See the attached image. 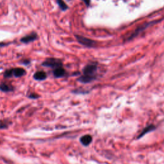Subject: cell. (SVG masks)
I'll use <instances>...</instances> for the list:
<instances>
[{"label":"cell","instance_id":"1","mask_svg":"<svg viewBox=\"0 0 164 164\" xmlns=\"http://www.w3.org/2000/svg\"><path fill=\"white\" fill-rule=\"evenodd\" d=\"M97 64H91L87 65L83 70V75L79 77L78 81L83 83H90L96 79Z\"/></svg>","mask_w":164,"mask_h":164},{"label":"cell","instance_id":"2","mask_svg":"<svg viewBox=\"0 0 164 164\" xmlns=\"http://www.w3.org/2000/svg\"><path fill=\"white\" fill-rule=\"evenodd\" d=\"M42 65L45 67H49L56 69L59 67H62V61L60 59L51 58H48L46 61L42 63Z\"/></svg>","mask_w":164,"mask_h":164},{"label":"cell","instance_id":"3","mask_svg":"<svg viewBox=\"0 0 164 164\" xmlns=\"http://www.w3.org/2000/svg\"><path fill=\"white\" fill-rule=\"evenodd\" d=\"M75 37L78 42L79 44H81L82 45H83L87 47H90V48L95 45V42L90 39L83 37L82 35H76Z\"/></svg>","mask_w":164,"mask_h":164},{"label":"cell","instance_id":"4","mask_svg":"<svg viewBox=\"0 0 164 164\" xmlns=\"http://www.w3.org/2000/svg\"><path fill=\"white\" fill-rule=\"evenodd\" d=\"M38 38V35L36 33H32L30 35H28L23 37L21 39V42H23L24 44L30 43L31 42H33L35 41L36 39Z\"/></svg>","mask_w":164,"mask_h":164},{"label":"cell","instance_id":"5","mask_svg":"<svg viewBox=\"0 0 164 164\" xmlns=\"http://www.w3.org/2000/svg\"><path fill=\"white\" fill-rule=\"evenodd\" d=\"M79 141L84 146H89L92 142V137L90 135H85L80 138Z\"/></svg>","mask_w":164,"mask_h":164},{"label":"cell","instance_id":"6","mask_svg":"<svg viewBox=\"0 0 164 164\" xmlns=\"http://www.w3.org/2000/svg\"><path fill=\"white\" fill-rule=\"evenodd\" d=\"M155 129H156V126L153 125H150L146 126L145 127H144L143 131H142L139 135L137 137V138H140L141 137L144 136L146 133L151 132H152V131L155 130Z\"/></svg>","mask_w":164,"mask_h":164},{"label":"cell","instance_id":"7","mask_svg":"<svg viewBox=\"0 0 164 164\" xmlns=\"http://www.w3.org/2000/svg\"><path fill=\"white\" fill-rule=\"evenodd\" d=\"M53 74L55 78L64 77L65 74V71L62 67H59L54 69L53 71Z\"/></svg>","mask_w":164,"mask_h":164},{"label":"cell","instance_id":"8","mask_svg":"<svg viewBox=\"0 0 164 164\" xmlns=\"http://www.w3.org/2000/svg\"><path fill=\"white\" fill-rule=\"evenodd\" d=\"M26 71L23 68H15L13 69V74L15 77L19 78L26 74Z\"/></svg>","mask_w":164,"mask_h":164},{"label":"cell","instance_id":"9","mask_svg":"<svg viewBox=\"0 0 164 164\" xmlns=\"http://www.w3.org/2000/svg\"><path fill=\"white\" fill-rule=\"evenodd\" d=\"M34 78L36 80H39V81H42V80H44L47 78V75L45 72L44 71H37L35 72Z\"/></svg>","mask_w":164,"mask_h":164},{"label":"cell","instance_id":"10","mask_svg":"<svg viewBox=\"0 0 164 164\" xmlns=\"http://www.w3.org/2000/svg\"><path fill=\"white\" fill-rule=\"evenodd\" d=\"M0 90L4 92H12L14 90V88L12 86L10 85H7L6 83H1L0 84Z\"/></svg>","mask_w":164,"mask_h":164},{"label":"cell","instance_id":"11","mask_svg":"<svg viewBox=\"0 0 164 164\" xmlns=\"http://www.w3.org/2000/svg\"><path fill=\"white\" fill-rule=\"evenodd\" d=\"M57 1L61 10L65 11L68 9V6L65 4V2L64 1V0H57Z\"/></svg>","mask_w":164,"mask_h":164},{"label":"cell","instance_id":"12","mask_svg":"<svg viewBox=\"0 0 164 164\" xmlns=\"http://www.w3.org/2000/svg\"><path fill=\"white\" fill-rule=\"evenodd\" d=\"M14 76L13 74V69H9V70H6L4 73V77L5 78H11Z\"/></svg>","mask_w":164,"mask_h":164},{"label":"cell","instance_id":"13","mask_svg":"<svg viewBox=\"0 0 164 164\" xmlns=\"http://www.w3.org/2000/svg\"><path fill=\"white\" fill-rule=\"evenodd\" d=\"M39 96L37 95V94H35V93H32L28 96L29 98H30V99H34V100L37 99V98H39Z\"/></svg>","mask_w":164,"mask_h":164},{"label":"cell","instance_id":"14","mask_svg":"<svg viewBox=\"0 0 164 164\" xmlns=\"http://www.w3.org/2000/svg\"><path fill=\"white\" fill-rule=\"evenodd\" d=\"M8 127V125H6L5 122H1L0 123V129H4Z\"/></svg>","mask_w":164,"mask_h":164},{"label":"cell","instance_id":"15","mask_svg":"<svg viewBox=\"0 0 164 164\" xmlns=\"http://www.w3.org/2000/svg\"><path fill=\"white\" fill-rule=\"evenodd\" d=\"M82 1L85 3V4L87 6H89L90 5V0H82Z\"/></svg>","mask_w":164,"mask_h":164},{"label":"cell","instance_id":"16","mask_svg":"<svg viewBox=\"0 0 164 164\" xmlns=\"http://www.w3.org/2000/svg\"><path fill=\"white\" fill-rule=\"evenodd\" d=\"M23 64H24V65H27L28 64H30V61L26 60H23Z\"/></svg>","mask_w":164,"mask_h":164}]
</instances>
